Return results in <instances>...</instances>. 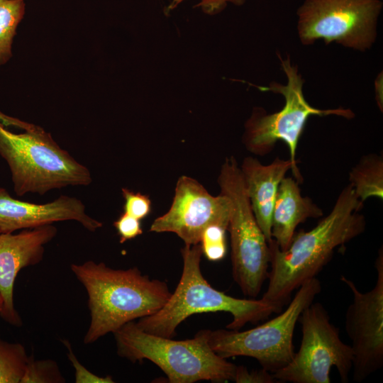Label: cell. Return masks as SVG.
<instances>
[{
    "instance_id": "6da1fadb",
    "label": "cell",
    "mask_w": 383,
    "mask_h": 383,
    "mask_svg": "<svg viewBox=\"0 0 383 383\" xmlns=\"http://www.w3.org/2000/svg\"><path fill=\"white\" fill-rule=\"evenodd\" d=\"M363 203L350 184L338 196L331 211L310 231L295 233L289 247L282 250L268 242L270 270L268 287L261 299L279 313L292 292L316 277L330 262L334 250L361 235L365 229Z\"/></svg>"
},
{
    "instance_id": "7a4b0ae2",
    "label": "cell",
    "mask_w": 383,
    "mask_h": 383,
    "mask_svg": "<svg viewBox=\"0 0 383 383\" xmlns=\"http://www.w3.org/2000/svg\"><path fill=\"white\" fill-rule=\"evenodd\" d=\"M71 270L88 296L91 321L85 344L113 333L136 318L155 313L172 294L165 282L151 279L136 267L114 270L104 262L89 260L71 265Z\"/></svg>"
},
{
    "instance_id": "3957f363",
    "label": "cell",
    "mask_w": 383,
    "mask_h": 383,
    "mask_svg": "<svg viewBox=\"0 0 383 383\" xmlns=\"http://www.w3.org/2000/svg\"><path fill=\"white\" fill-rule=\"evenodd\" d=\"M181 254L183 270L178 285L162 309L135 323L143 331L172 338L177 326L191 315L220 311L228 312L233 317L226 328L240 330L248 323H255L279 313L262 299H238L212 287L201 271L203 253L200 243L185 245Z\"/></svg>"
},
{
    "instance_id": "277c9868",
    "label": "cell",
    "mask_w": 383,
    "mask_h": 383,
    "mask_svg": "<svg viewBox=\"0 0 383 383\" xmlns=\"http://www.w3.org/2000/svg\"><path fill=\"white\" fill-rule=\"evenodd\" d=\"M117 354L133 362L148 360L159 367L170 383L233 381L236 366L210 348L206 329L193 338L172 340L146 333L130 321L113 333Z\"/></svg>"
},
{
    "instance_id": "5b68a950",
    "label": "cell",
    "mask_w": 383,
    "mask_h": 383,
    "mask_svg": "<svg viewBox=\"0 0 383 383\" xmlns=\"http://www.w3.org/2000/svg\"><path fill=\"white\" fill-rule=\"evenodd\" d=\"M0 155L9 167L13 190L18 196L87 186L92 181L89 169L38 126L15 133L0 122Z\"/></svg>"
},
{
    "instance_id": "8992f818",
    "label": "cell",
    "mask_w": 383,
    "mask_h": 383,
    "mask_svg": "<svg viewBox=\"0 0 383 383\" xmlns=\"http://www.w3.org/2000/svg\"><path fill=\"white\" fill-rule=\"evenodd\" d=\"M286 309L277 316L250 330L206 329L211 350L223 358L245 356L256 359L262 368L274 373L294 355L293 335L301 312L321 291L316 277L304 282Z\"/></svg>"
},
{
    "instance_id": "52a82bcc",
    "label": "cell",
    "mask_w": 383,
    "mask_h": 383,
    "mask_svg": "<svg viewBox=\"0 0 383 383\" xmlns=\"http://www.w3.org/2000/svg\"><path fill=\"white\" fill-rule=\"evenodd\" d=\"M280 60L287 77V84L283 85L273 82L268 87H262L261 89L282 94L285 104L280 111L270 114L261 108H255L245 123L243 143L250 152L265 155L273 150L278 140L284 142L289 150L294 179L301 183L303 178L297 167L296 155L298 142L308 118L313 115H336L352 118L354 113L350 109L342 107L319 109L311 106L304 96V81L298 73L297 67L291 64L289 58L284 60L280 57Z\"/></svg>"
},
{
    "instance_id": "ba28073f",
    "label": "cell",
    "mask_w": 383,
    "mask_h": 383,
    "mask_svg": "<svg viewBox=\"0 0 383 383\" xmlns=\"http://www.w3.org/2000/svg\"><path fill=\"white\" fill-rule=\"evenodd\" d=\"M221 194L228 197L232 275L244 295L256 297L268 277V242L258 226L246 193L240 168L233 156L227 157L218 178Z\"/></svg>"
},
{
    "instance_id": "9c48e42d",
    "label": "cell",
    "mask_w": 383,
    "mask_h": 383,
    "mask_svg": "<svg viewBox=\"0 0 383 383\" xmlns=\"http://www.w3.org/2000/svg\"><path fill=\"white\" fill-rule=\"evenodd\" d=\"M302 338L299 350L284 367L272 373L277 382L291 383H330L335 367L340 381L348 382L353 355L350 345L340 338L326 308L311 303L301 312Z\"/></svg>"
},
{
    "instance_id": "30bf717a",
    "label": "cell",
    "mask_w": 383,
    "mask_h": 383,
    "mask_svg": "<svg viewBox=\"0 0 383 383\" xmlns=\"http://www.w3.org/2000/svg\"><path fill=\"white\" fill-rule=\"evenodd\" d=\"M382 8L381 0H306L297 11L299 38L365 50L374 43Z\"/></svg>"
},
{
    "instance_id": "8fae6325",
    "label": "cell",
    "mask_w": 383,
    "mask_h": 383,
    "mask_svg": "<svg viewBox=\"0 0 383 383\" xmlns=\"http://www.w3.org/2000/svg\"><path fill=\"white\" fill-rule=\"evenodd\" d=\"M377 281L372 289L362 292L351 279L340 280L353 294L345 318V329L353 355V380L361 382L383 365V251L375 260Z\"/></svg>"
},
{
    "instance_id": "7c38bea8",
    "label": "cell",
    "mask_w": 383,
    "mask_h": 383,
    "mask_svg": "<svg viewBox=\"0 0 383 383\" xmlns=\"http://www.w3.org/2000/svg\"><path fill=\"white\" fill-rule=\"evenodd\" d=\"M231 211L228 196H213L196 179L181 176L170 209L155 219L150 231L174 233L185 245H196L209 226L218 225L227 231Z\"/></svg>"
},
{
    "instance_id": "4fadbf2b",
    "label": "cell",
    "mask_w": 383,
    "mask_h": 383,
    "mask_svg": "<svg viewBox=\"0 0 383 383\" xmlns=\"http://www.w3.org/2000/svg\"><path fill=\"white\" fill-rule=\"evenodd\" d=\"M57 232V228L50 224L23 229L18 233H0V294L3 299L0 316L6 323L15 326L22 325L13 301L16 277L23 268L43 260L45 245Z\"/></svg>"
},
{
    "instance_id": "5bb4252c",
    "label": "cell",
    "mask_w": 383,
    "mask_h": 383,
    "mask_svg": "<svg viewBox=\"0 0 383 383\" xmlns=\"http://www.w3.org/2000/svg\"><path fill=\"white\" fill-rule=\"evenodd\" d=\"M75 221L94 232L102 223L89 216L82 201L75 197L62 195L46 204H34L13 198L0 187V233H11L55 222Z\"/></svg>"
},
{
    "instance_id": "9a60e30c",
    "label": "cell",
    "mask_w": 383,
    "mask_h": 383,
    "mask_svg": "<svg viewBox=\"0 0 383 383\" xmlns=\"http://www.w3.org/2000/svg\"><path fill=\"white\" fill-rule=\"evenodd\" d=\"M240 168L253 214L269 242L272 240V214L277 190L287 172L293 169L292 163L289 159L276 157L265 165L255 157H247Z\"/></svg>"
},
{
    "instance_id": "2e32d148",
    "label": "cell",
    "mask_w": 383,
    "mask_h": 383,
    "mask_svg": "<svg viewBox=\"0 0 383 383\" xmlns=\"http://www.w3.org/2000/svg\"><path fill=\"white\" fill-rule=\"evenodd\" d=\"M299 184L292 177H284L277 190L272 214L271 237L282 250L289 247L299 223L323 215L309 197L301 195Z\"/></svg>"
},
{
    "instance_id": "e0dca14e",
    "label": "cell",
    "mask_w": 383,
    "mask_h": 383,
    "mask_svg": "<svg viewBox=\"0 0 383 383\" xmlns=\"http://www.w3.org/2000/svg\"><path fill=\"white\" fill-rule=\"evenodd\" d=\"M350 184L359 199L364 203L369 198L383 199L382 156H363L349 174Z\"/></svg>"
},
{
    "instance_id": "ac0fdd59",
    "label": "cell",
    "mask_w": 383,
    "mask_h": 383,
    "mask_svg": "<svg viewBox=\"0 0 383 383\" xmlns=\"http://www.w3.org/2000/svg\"><path fill=\"white\" fill-rule=\"evenodd\" d=\"M25 13L24 0H0V65L12 57L13 38Z\"/></svg>"
},
{
    "instance_id": "d6986e66",
    "label": "cell",
    "mask_w": 383,
    "mask_h": 383,
    "mask_svg": "<svg viewBox=\"0 0 383 383\" xmlns=\"http://www.w3.org/2000/svg\"><path fill=\"white\" fill-rule=\"evenodd\" d=\"M30 357L23 345L0 337V383H21Z\"/></svg>"
},
{
    "instance_id": "ffe728a7",
    "label": "cell",
    "mask_w": 383,
    "mask_h": 383,
    "mask_svg": "<svg viewBox=\"0 0 383 383\" xmlns=\"http://www.w3.org/2000/svg\"><path fill=\"white\" fill-rule=\"evenodd\" d=\"M65 382L56 362L50 360H35L30 356L21 383H62Z\"/></svg>"
},
{
    "instance_id": "44dd1931",
    "label": "cell",
    "mask_w": 383,
    "mask_h": 383,
    "mask_svg": "<svg viewBox=\"0 0 383 383\" xmlns=\"http://www.w3.org/2000/svg\"><path fill=\"white\" fill-rule=\"evenodd\" d=\"M226 229L218 226L211 225L203 232L200 245L203 255L210 261H219L226 254Z\"/></svg>"
},
{
    "instance_id": "7402d4cb",
    "label": "cell",
    "mask_w": 383,
    "mask_h": 383,
    "mask_svg": "<svg viewBox=\"0 0 383 383\" xmlns=\"http://www.w3.org/2000/svg\"><path fill=\"white\" fill-rule=\"evenodd\" d=\"M122 195L124 199L123 212L139 220L149 215L151 211V201L148 196L126 188L122 189Z\"/></svg>"
},
{
    "instance_id": "603a6c76",
    "label": "cell",
    "mask_w": 383,
    "mask_h": 383,
    "mask_svg": "<svg viewBox=\"0 0 383 383\" xmlns=\"http://www.w3.org/2000/svg\"><path fill=\"white\" fill-rule=\"evenodd\" d=\"M66 346L68 353L67 356L70 362H72L75 374V382L76 383H113L114 382L113 378L110 375L106 377H99L95 374H93L89 371L85 367H84L77 360L74 354L70 343L67 340L62 341Z\"/></svg>"
},
{
    "instance_id": "cb8c5ba5",
    "label": "cell",
    "mask_w": 383,
    "mask_h": 383,
    "mask_svg": "<svg viewBox=\"0 0 383 383\" xmlns=\"http://www.w3.org/2000/svg\"><path fill=\"white\" fill-rule=\"evenodd\" d=\"M116 228L120 236V243H123L143 233L140 220L123 212L114 221Z\"/></svg>"
},
{
    "instance_id": "d4e9b609",
    "label": "cell",
    "mask_w": 383,
    "mask_h": 383,
    "mask_svg": "<svg viewBox=\"0 0 383 383\" xmlns=\"http://www.w3.org/2000/svg\"><path fill=\"white\" fill-rule=\"evenodd\" d=\"M184 1L186 0H171L166 7L167 13L174 10ZM244 2L245 0H199V4L196 6L199 7L206 14L216 15L221 12L229 4L239 6Z\"/></svg>"
},
{
    "instance_id": "484cf974",
    "label": "cell",
    "mask_w": 383,
    "mask_h": 383,
    "mask_svg": "<svg viewBox=\"0 0 383 383\" xmlns=\"http://www.w3.org/2000/svg\"><path fill=\"white\" fill-rule=\"evenodd\" d=\"M233 382L236 383H274L272 373L264 368L248 371L244 366H236Z\"/></svg>"
},
{
    "instance_id": "4316f807",
    "label": "cell",
    "mask_w": 383,
    "mask_h": 383,
    "mask_svg": "<svg viewBox=\"0 0 383 383\" xmlns=\"http://www.w3.org/2000/svg\"><path fill=\"white\" fill-rule=\"evenodd\" d=\"M0 122L6 127L13 126L24 131L31 127V123L23 121L16 118L9 116L0 111Z\"/></svg>"
},
{
    "instance_id": "83f0119b",
    "label": "cell",
    "mask_w": 383,
    "mask_h": 383,
    "mask_svg": "<svg viewBox=\"0 0 383 383\" xmlns=\"http://www.w3.org/2000/svg\"><path fill=\"white\" fill-rule=\"evenodd\" d=\"M3 308V299L0 294V312L1 311Z\"/></svg>"
}]
</instances>
